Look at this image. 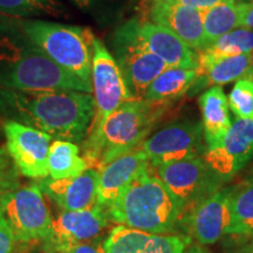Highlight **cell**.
<instances>
[{"label": "cell", "mask_w": 253, "mask_h": 253, "mask_svg": "<svg viewBox=\"0 0 253 253\" xmlns=\"http://www.w3.org/2000/svg\"><path fill=\"white\" fill-rule=\"evenodd\" d=\"M240 27H248L253 30V1H250L248 8L245 9L244 14L242 17Z\"/></svg>", "instance_id": "cell-33"}, {"label": "cell", "mask_w": 253, "mask_h": 253, "mask_svg": "<svg viewBox=\"0 0 253 253\" xmlns=\"http://www.w3.org/2000/svg\"><path fill=\"white\" fill-rule=\"evenodd\" d=\"M19 173L7 149L0 147V196L19 188Z\"/></svg>", "instance_id": "cell-29"}, {"label": "cell", "mask_w": 253, "mask_h": 253, "mask_svg": "<svg viewBox=\"0 0 253 253\" xmlns=\"http://www.w3.org/2000/svg\"><path fill=\"white\" fill-rule=\"evenodd\" d=\"M168 106L144 99L122 103L104 122L99 142L86 160L88 167L100 170L115 158L140 149Z\"/></svg>", "instance_id": "cell-4"}, {"label": "cell", "mask_w": 253, "mask_h": 253, "mask_svg": "<svg viewBox=\"0 0 253 253\" xmlns=\"http://www.w3.org/2000/svg\"><path fill=\"white\" fill-rule=\"evenodd\" d=\"M47 167L48 177L53 179L77 177L89 168L87 161L80 155L79 145L62 140L50 143Z\"/></svg>", "instance_id": "cell-24"}, {"label": "cell", "mask_w": 253, "mask_h": 253, "mask_svg": "<svg viewBox=\"0 0 253 253\" xmlns=\"http://www.w3.org/2000/svg\"><path fill=\"white\" fill-rule=\"evenodd\" d=\"M108 212L119 225L156 235H170L181 223L178 204L153 167L123 190Z\"/></svg>", "instance_id": "cell-3"}, {"label": "cell", "mask_w": 253, "mask_h": 253, "mask_svg": "<svg viewBox=\"0 0 253 253\" xmlns=\"http://www.w3.org/2000/svg\"><path fill=\"white\" fill-rule=\"evenodd\" d=\"M15 244L13 232L0 210V253H13Z\"/></svg>", "instance_id": "cell-31"}, {"label": "cell", "mask_w": 253, "mask_h": 253, "mask_svg": "<svg viewBox=\"0 0 253 253\" xmlns=\"http://www.w3.org/2000/svg\"><path fill=\"white\" fill-rule=\"evenodd\" d=\"M109 212L99 204L84 210L60 211L53 218L48 236L42 240L43 252L67 248L101 237L108 227Z\"/></svg>", "instance_id": "cell-13"}, {"label": "cell", "mask_w": 253, "mask_h": 253, "mask_svg": "<svg viewBox=\"0 0 253 253\" xmlns=\"http://www.w3.org/2000/svg\"><path fill=\"white\" fill-rule=\"evenodd\" d=\"M154 171L176 199L181 210V221L196 205L224 184L203 156L158 166Z\"/></svg>", "instance_id": "cell-9"}, {"label": "cell", "mask_w": 253, "mask_h": 253, "mask_svg": "<svg viewBox=\"0 0 253 253\" xmlns=\"http://www.w3.org/2000/svg\"><path fill=\"white\" fill-rule=\"evenodd\" d=\"M0 210L17 243L42 242L48 236L53 217L38 182L0 196Z\"/></svg>", "instance_id": "cell-8"}, {"label": "cell", "mask_w": 253, "mask_h": 253, "mask_svg": "<svg viewBox=\"0 0 253 253\" xmlns=\"http://www.w3.org/2000/svg\"><path fill=\"white\" fill-rule=\"evenodd\" d=\"M150 23L171 31L195 52L207 48L202 11L186 6L150 0Z\"/></svg>", "instance_id": "cell-16"}, {"label": "cell", "mask_w": 253, "mask_h": 253, "mask_svg": "<svg viewBox=\"0 0 253 253\" xmlns=\"http://www.w3.org/2000/svg\"><path fill=\"white\" fill-rule=\"evenodd\" d=\"M189 235L201 245L214 244L224 236L231 235L232 213L230 188H221L196 205L183 218Z\"/></svg>", "instance_id": "cell-14"}, {"label": "cell", "mask_w": 253, "mask_h": 253, "mask_svg": "<svg viewBox=\"0 0 253 253\" xmlns=\"http://www.w3.org/2000/svg\"><path fill=\"white\" fill-rule=\"evenodd\" d=\"M202 114V126L205 144L214 147L230 129L232 121L229 112V100L220 86L210 87L198 99Z\"/></svg>", "instance_id": "cell-20"}, {"label": "cell", "mask_w": 253, "mask_h": 253, "mask_svg": "<svg viewBox=\"0 0 253 253\" xmlns=\"http://www.w3.org/2000/svg\"><path fill=\"white\" fill-rule=\"evenodd\" d=\"M243 249L245 250V251H248L249 253H253V236L249 237V239L246 240L244 243V245L242 246Z\"/></svg>", "instance_id": "cell-35"}, {"label": "cell", "mask_w": 253, "mask_h": 253, "mask_svg": "<svg viewBox=\"0 0 253 253\" xmlns=\"http://www.w3.org/2000/svg\"><path fill=\"white\" fill-rule=\"evenodd\" d=\"M203 158L223 183L232 179L253 158V118H237L219 143L205 150Z\"/></svg>", "instance_id": "cell-12"}, {"label": "cell", "mask_w": 253, "mask_h": 253, "mask_svg": "<svg viewBox=\"0 0 253 253\" xmlns=\"http://www.w3.org/2000/svg\"><path fill=\"white\" fill-rule=\"evenodd\" d=\"M91 88L94 93L95 115L86 140L82 142V153L87 160L93 153L104 122L126 101L132 100L114 56L102 41L94 39L91 63Z\"/></svg>", "instance_id": "cell-6"}, {"label": "cell", "mask_w": 253, "mask_h": 253, "mask_svg": "<svg viewBox=\"0 0 253 253\" xmlns=\"http://www.w3.org/2000/svg\"><path fill=\"white\" fill-rule=\"evenodd\" d=\"M21 28L56 65L91 84L95 37L89 30L42 20H26Z\"/></svg>", "instance_id": "cell-5"}, {"label": "cell", "mask_w": 253, "mask_h": 253, "mask_svg": "<svg viewBox=\"0 0 253 253\" xmlns=\"http://www.w3.org/2000/svg\"><path fill=\"white\" fill-rule=\"evenodd\" d=\"M251 176L253 177V170H252V171H251Z\"/></svg>", "instance_id": "cell-39"}, {"label": "cell", "mask_w": 253, "mask_h": 253, "mask_svg": "<svg viewBox=\"0 0 253 253\" xmlns=\"http://www.w3.org/2000/svg\"><path fill=\"white\" fill-rule=\"evenodd\" d=\"M42 194L54 203L60 211H77L97 204L99 170L88 168L81 175L71 178H41L38 182Z\"/></svg>", "instance_id": "cell-15"}, {"label": "cell", "mask_w": 253, "mask_h": 253, "mask_svg": "<svg viewBox=\"0 0 253 253\" xmlns=\"http://www.w3.org/2000/svg\"><path fill=\"white\" fill-rule=\"evenodd\" d=\"M233 253H249V252H248V251H245V250L243 249V248H240L239 250H237V251H235Z\"/></svg>", "instance_id": "cell-38"}, {"label": "cell", "mask_w": 253, "mask_h": 253, "mask_svg": "<svg viewBox=\"0 0 253 253\" xmlns=\"http://www.w3.org/2000/svg\"><path fill=\"white\" fill-rule=\"evenodd\" d=\"M230 207L232 213L231 235L253 236V177L230 188Z\"/></svg>", "instance_id": "cell-26"}, {"label": "cell", "mask_w": 253, "mask_h": 253, "mask_svg": "<svg viewBox=\"0 0 253 253\" xmlns=\"http://www.w3.org/2000/svg\"><path fill=\"white\" fill-rule=\"evenodd\" d=\"M196 78V69L167 68L151 82L143 99L153 102L171 103L188 93Z\"/></svg>", "instance_id": "cell-22"}, {"label": "cell", "mask_w": 253, "mask_h": 253, "mask_svg": "<svg viewBox=\"0 0 253 253\" xmlns=\"http://www.w3.org/2000/svg\"><path fill=\"white\" fill-rule=\"evenodd\" d=\"M104 239L106 238L101 236L95 239L88 240V242L67 246V248L53 250V251L46 253H106V251H104Z\"/></svg>", "instance_id": "cell-30"}, {"label": "cell", "mask_w": 253, "mask_h": 253, "mask_svg": "<svg viewBox=\"0 0 253 253\" xmlns=\"http://www.w3.org/2000/svg\"><path fill=\"white\" fill-rule=\"evenodd\" d=\"M153 168L185 158L203 156L207 150L202 122L177 120L163 126L141 145Z\"/></svg>", "instance_id": "cell-10"}, {"label": "cell", "mask_w": 253, "mask_h": 253, "mask_svg": "<svg viewBox=\"0 0 253 253\" xmlns=\"http://www.w3.org/2000/svg\"><path fill=\"white\" fill-rule=\"evenodd\" d=\"M0 88L23 93L93 91L91 84L56 65L26 37L0 40Z\"/></svg>", "instance_id": "cell-2"}, {"label": "cell", "mask_w": 253, "mask_h": 253, "mask_svg": "<svg viewBox=\"0 0 253 253\" xmlns=\"http://www.w3.org/2000/svg\"><path fill=\"white\" fill-rule=\"evenodd\" d=\"M150 168L149 158L141 148L106 164L99 170L97 204L108 211L123 190Z\"/></svg>", "instance_id": "cell-17"}, {"label": "cell", "mask_w": 253, "mask_h": 253, "mask_svg": "<svg viewBox=\"0 0 253 253\" xmlns=\"http://www.w3.org/2000/svg\"><path fill=\"white\" fill-rule=\"evenodd\" d=\"M250 2L225 0L213 7L202 12L207 47L218 38L240 27L242 17Z\"/></svg>", "instance_id": "cell-23"}, {"label": "cell", "mask_w": 253, "mask_h": 253, "mask_svg": "<svg viewBox=\"0 0 253 253\" xmlns=\"http://www.w3.org/2000/svg\"><path fill=\"white\" fill-rule=\"evenodd\" d=\"M73 1H74L79 7L86 8L88 6H90L91 2H93V0H73Z\"/></svg>", "instance_id": "cell-36"}, {"label": "cell", "mask_w": 253, "mask_h": 253, "mask_svg": "<svg viewBox=\"0 0 253 253\" xmlns=\"http://www.w3.org/2000/svg\"><path fill=\"white\" fill-rule=\"evenodd\" d=\"M160 1L168 2V4L186 6V7L196 8L203 12L213 7V6L220 4V2L225 1V0H160Z\"/></svg>", "instance_id": "cell-32"}, {"label": "cell", "mask_w": 253, "mask_h": 253, "mask_svg": "<svg viewBox=\"0 0 253 253\" xmlns=\"http://www.w3.org/2000/svg\"><path fill=\"white\" fill-rule=\"evenodd\" d=\"M0 112L56 140L82 143L93 122L95 102L93 95L84 91L23 93L0 88Z\"/></svg>", "instance_id": "cell-1"}, {"label": "cell", "mask_w": 253, "mask_h": 253, "mask_svg": "<svg viewBox=\"0 0 253 253\" xmlns=\"http://www.w3.org/2000/svg\"><path fill=\"white\" fill-rule=\"evenodd\" d=\"M185 253H211L209 250L204 248L203 245L197 244V245H191L186 249Z\"/></svg>", "instance_id": "cell-34"}, {"label": "cell", "mask_w": 253, "mask_h": 253, "mask_svg": "<svg viewBox=\"0 0 253 253\" xmlns=\"http://www.w3.org/2000/svg\"><path fill=\"white\" fill-rule=\"evenodd\" d=\"M253 52V30L248 27H240L218 38L207 48L198 52L199 66L208 65L214 60L225 56L249 54Z\"/></svg>", "instance_id": "cell-25"}, {"label": "cell", "mask_w": 253, "mask_h": 253, "mask_svg": "<svg viewBox=\"0 0 253 253\" xmlns=\"http://www.w3.org/2000/svg\"><path fill=\"white\" fill-rule=\"evenodd\" d=\"M231 112L238 119L253 118V80L240 78L231 90L229 96Z\"/></svg>", "instance_id": "cell-28"}, {"label": "cell", "mask_w": 253, "mask_h": 253, "mask_svg": "<svg viewBox=\"0 0 253 253\" xmlns=\"http://www.w3.org/2000/svg\"><path fill=\"white\" fill-rule=\"evenodd\" d=\"M233 1H237V0H233ZM252 1H253V0H252Z\"/></svg>", "instance_id": "cell-40"}, {"label": "cell", "mask_w": 253, "mask_h": 253, "mask_svg": "<svg viewBox=\"0 0 253 253\" xmlns=\"http://www.w3.org/2000/svg\"><path fill=\"white\" fill-rule=\"evenodd\" d=\"M138 19L123 24L113 36L114 59L132 99H143L145 90L161 73L169 68L145 47L138 34Z\"/></svg>", "instance_id": "cell-7"}, {"label": "cell", "mask_w": 253, "mask_h": 253, "mask_svg": "<svg viewBox=\"0 0 253 253\" xmlns=\"http://www.w3.org/2000/svg\"><path fill=\"white\" fill-rule=\"evenodd\" d=\"M0 12L14 17L63 15L58 0H0Z\"/></svg>", "instance_id": "cell-27"}, {"label": "cell", "mask_w": 253, "mask_h": 253, "mask_svg": "<svg viewBox=\"0 0 253 253\" xmlns=\"http://www.w3.org/2000/svg\"><path fill=\"white\" fill-rule=\"evenodd\" d=\"M138 34L145 47L153 54L163 60L169 67L197 68V53L185 45L171 31L150 21H140Z\"/></svg>", "instance_id": "cell-19"}, {"label": "cell", "mask_w": 253, "mask_h": 253, "mask_svg": "<svg viewBox=\"0 0 253 253\" xmlns=\"http://www.w3.org/2000/svg\"><path fill=\"white\" fill-rule=\"evenodd\" d=\"M4 134L6 149L21 175L37 179L48 177L47 160L52 136L17 121H6Z\"/></svg>", "instance_id": "cell-11"}, {"label": "cell", "mask_w": 253, "mask_h": 253, "mask_svg": "<svg viewBox=\"0 0 253 253\" xmlns=\"http://www.w3.org/2000/svg\"><path fill=\"white\" fill-rule=\"evenodd\" d=\"M251 54L225 56L196 68L197 78L188 93L197 94L208 87L223 86L243 78L251 65Z\"/></svg>", "instance_id": "cell-21"}, {"label": "cell", "mask_w": 253, "mask_h": 253, "mask_svg": "<svg viewBox=\"0 0 253 253\" xmlns=\"http://www.w3.org/2000/svg\"><path fill=\"white\" fill-rule=\"evenodd\" d=\"M243 78H249V79H251V80H253V52L251 54V65H250L249 69L246 71L245 75Z\"/></svg>", "instance_id": "cell-37"}, {"label": "cell", "mask_w": 253, "mask_h": 253, "mask_svg": "<svg viewBox=\"0 0 253 253\" xmlns=\"http://www.w3.org/2000/svg\"><path fill=\"white\" fill-rule=\"evenodd\" d=\"M190 238L178 235H156L119 225L104 239L106 253H185Z\"/></svg>", "instance_id": "cell-18"}]
</instances>
